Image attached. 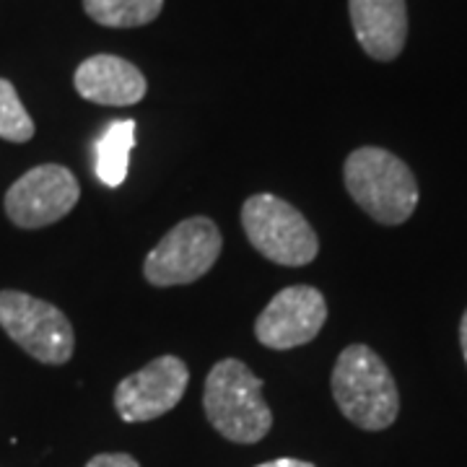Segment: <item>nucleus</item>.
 <instances>
[{"mask_svg":"<svg viewBox=\"0 0 467 467\" xmlns=\"http://www.w3.org/2000/svg\"><path fill=\"white\" fill-rule=\"evenodd\" d=\"M330 387L340 413L364 431H384L400 413L395 377L368 346L356 343L340 350Z\"/></svg>","mask_w":467,"mask_h":467,"instance_id":"1","label":"nucleus"},{"mask_svg":"<svg viewBox=\"0 0 467 467\" xmlns=\"http://www.w3.org/2000/svg\"><path fill=\"white\" fill-rule=\"evenodd\" d=\"M343 182L356 205L382 226H400L416 213V174L392 150L364 146L348 153Z\"/></svg>","mask_w":467,"mask_h":467,"instance_id":"2","label":"nucleus"},{"mask_svg":"<svg viewBox=\"0 0 467 467\" xmlns=\"http://www.w3.org/2000/svg\"><path fill=\"white\" fill-rule=\"evenodd\" d=\"M202 408L211 426L234 444H254L273 426L263 379L239 358H223L208 371Z\"/></svg>","mask_w":467,"mask_h":467,"instance_id":"3","label":"nucleus"},{"mask_svg":"<svg viewBox=\"0 0 467 467\" xmlns=\"http://www.w3.org/2000/svg\"><path fill=\"white\" fill-rule=\"evenodd\" d=\"M242 226L250 244L270 263L284 267L309 265L319 252V239L309 221L291 202L260 192L242 205Z\"/></svg>","mask_w":467,"mask_h":467,"instance_id":"4","label":"nucleus"},{"mask_svg":"<svg viewBox=\"0 0 467 467\" xmlns=\"http://www.w3.org/2000/svg\"><path fill=\"white\" fill-rule=\"evenodd\" d=\"M221 244V232L211 218H184L149 252L143 275L156 288L195 284L216 265Z\"/></svg>","mask_w":467,"mask_h":467,"instance_id":"5","label":"nucleus"},{"mask_svg":"<svg viewBox=\"0 0 467 467\" xmlns=\"http://www.w3.org/2000/svg\"><path fill=\"white\" fill-rule=\"evenodd\" d=\"M0 327L42 364H66L76 348L70 319L50 301L21 291H0Z\"/></svg>","mask_w":467,"mask_h":467,"instance_id":"6","label":"nucleus"},{"mask_svg":"<svg viewBox=\"0 0 467 467\" xmlns=\"http://www.w3.org/2000/svg\"><path fill=\"white\" fill-rule=\"evenodd\" d=\"M81 198V184L60 164H42L21 174L5 192V216L21 229H42L67 216Z\"/></svg>","mask_w":467,"mask_h":467,"instance_id":"7","label":"nucleus"},{"mask_svg":"<svg viewBox=\"0 0 467 467\" xmlns=\"http://www.w3.org/2000/svg\"><path fill=\"white\" fill-rule=\"evenodd\" d=\"M190 368L177 356H159L115 387V410L125 423H146L167 416L182 400Z\"/></svg>","mask_w":467,"mask_h":467,"instance_id":"8","label":"nucleus"},{"mask_svg":"<svg viewBox=\"0 0 467 467\" xmlns=\"http://www.w3.org/2000/svg\"><path fill=\"white\" fill-rule=\"evenodd\" d=\"M327 319V301L315 285L281 288L254 322V337L270 350H291L315 340Z\"/></svg>","mask_w":467,"mask_h":467,"instance_id":"9","label":"nucleus"},{"mask_svg":"<svg viewBox=\"0 0 467 467\" xmlns=\"http://www.w3.org/2000/svg\"><path fill=\"white\" fill-rule=\"evenodd\" d=\"M76 91L86 101L104 107H130L146 97L149 84L138 67L117 55H91L73 76Z\"/></svg>","mask_w":467,"mask_h":467,"instance_id":"10","label":"nucleus"},{"mask_svg":"<svg viewBox=\"0 0 467 467\" xmlns=\"http://www.w3.org/2000/svg\"><path fill=\"white\" fill-rule=\"evenodd\" d=\"M350 24L361 50L368 57L389 63L408 39V5L405 0H348Z\"/></svg>","mask_w":467,"mask_h":467,"instance_id":"11","label":"nucleus"},{"mask_svg":"<svg viewBox=\"0 0 467 467\" xmlns=\"http://www.w3.org/2000/svg\"><path fill=\"white\" fill-rule=\"evenodd\" d=\"M135 146V119H115L97 140V177L107 187H119L130 169Z\"/></svg>","mask_w":467,"mask_h":467,"instance_id":"12","label":"nucleus"},{"mask_svg":"<svg viewBox=\"0 0 467 467\" xmlns=\"http://www.w3.org/2000/svg\"><path fill=\"white\" fill-rule=\"evenodd\" d=\"M164 0H84L86 16L109 29L146 26L161 14Z\"/></svg>","mask_w":467,"mask_h":467,"instance_id":"13","label":"nucleus"},{"mask_svg":"<svg viewBox=\"0 0 467 467\" xmlns=\"http://www.w3.org/2000/svg\"><path fill=\"white\" fill-rule=\"evenodd\" d=\"M34 119L18 99L16 86L0 78V138L11 143H26L34 138Z\"/></svg>","mask_w":467,"mask_h":467,"instance_id":"14","label":"nucleus"},{"mask_svg":"<svg viewBox=\"0 0 467 467\" xmlns=\"http://www.w3.org/2000/svg\"><path fill=\"white\" fill-rule=\"evenodd\" d=\"M86 467H140L138 460L125 454V451H104V454H94Z\"/></svg>","mask_w":467,"mask_h":467,"instance_id":"15","label":"nucleus"},{"mask_svg":"<svg viewBox=\"0 0 467 467\" xmlns=\"http://www.w3.org/2000/svg\"><path fill=\"white\" fill-rule=\"evenodd\" d=\"M257 467H315L312 462H304V460H294V457H281V460H270Z\"/></svg>","mask_w":467,"mask_h":467,"instance_id":"16","label":"nucleus"},{"mask_svg":"<svg viewBox=\"0 0 467 467\" xmlns=\"http://www.w3.org/2000/svg\"><path fill=\"white\" fill-rule=\"evenodd\" d=\"M460 346H462V356H465L467 364V309L465 315H462V322H460Z\"/></svg>","mask_w":467,"mask_h":467,"instance_id":"17","label":"nucleus"}]
</instances>
